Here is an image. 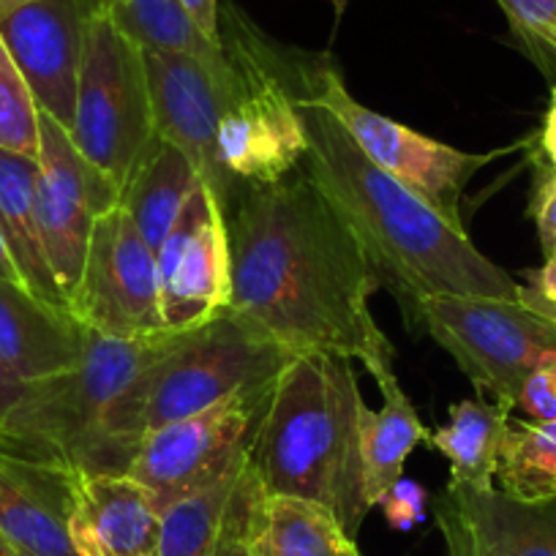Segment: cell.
Instances as JSON below:
<instances>
[{"mask_svg":"<svg viewBox=\"0 0 556 556\" xmlns=\"http://www.w3.org/2000/svg\"><path fill=\"white\" fill-rule=\"evenodd\" d=\"M270 390L273 384L235 395L151 431L137 445L126 475L151 491L159 510L205 489L249 453Z\"/></svg>","mask_w":556,"mask_h":556,"instance_id":"8fae6325","label":"cell"},{"mask_svg":"<svg viewBox=\"0 0 556 556\" xmlns=\"http://www.w3.org/2000/svg\"><path fill=\"white\" fill-rule=\"evenodd\" d=\"M523 278V285L518 281V303L556 325V254L545 256L543 265L527 270Z\"/></svg>","mask_w":556,"mask_h":556,"instance_id":"4dcf8cb0","label":"cell"},{"mask_svg":"<svg viewBox=\"0 0 556 556\" xmlns=\"http://www.w3.org/2000/svg\"><path fill=\"white\" fill-rule=\"evenodd\" d=\"M90 328L72 312L0 278V363L20 384L68 371L88 350Z\"/></svg>","mask_w":556,"mask_h":556,"instance_id":"ac0fdd59","label":"cell"},{"mask_svg":"<svg viewBox=\"0 0 556 556\" xmlns=\"http://www.w3.org/2000/svg\"><path fill=\"white\" fill-rule=\"evenodd\" d=\"M540 148H543L545 159L551 162V169L556 173V83L551 88V101L548 110L543 117V131H540Z\"/></svg>","mask_w":556,"mask_h":556,"instance_id":"8d00e7d4","label":"cell"},{"mask_svg":"<svg viewBox=\"0 0 556 556\" xmlns=\"http://www.w3.org/2000/svg\"><path fill=\"white\" fill-rule=\"evenodd\" d=\"M245 469H249V464H245ZM245 496H249V475H243V485H240L232 518H229L227 532H224L222 545H218V556H254L249 538H245Z\"/></svg>","mask_w":556,"mask_h":556,"instance_id":"e575fe53","label":"cell"},{"mask_svg":"<svg viewBox=\"0 0 556 556\" xmlns=\"http://www.w3.org/2000/svg\"><path fill=\"white\" fill-rule=\"evenodd\" d=\"M523 55L556 83V0H496Z\"/></svg>","mask_w":556,"mask_h":556,"instance_id":"f1b7e54d","label":"cell"},{"mask_svg":"<svg viewBox=\"0 0 556 556\" xmlns=\"http://www.w3.org/2000/svg\"><path fill=\"white\" fill-rule=\"evenodd\" d=\"M222 45L235 85L218 121V156L240 184H276L308 151L292 88L295 52L267 39L232 0L222 3Z\"/></svg>","mask_w":556,"mask_h":556,"instance_id":"8992f818","label":"cell"},{"mask_svg":"<svg viewBox=\"0 0 556 556\" xmlns=\"http://www.w3.org/2000/svg\"><path fill=\"white\" fill-rule=\"evenodd\" d=\"M186 17L194 23V28L211 41L216 50H224L222 45V3L218 0H180Z\"/></svg>","mask_w":556,"mask_h":556,"instance_id":"d590c367","label":"cell"},{"mask_svg":"<svg viewBox=\"0 0 556 556\" xmlns=\"http://www.w3.org/2000/svg\"><path fill=\"white\" fill-rule=\"evenodd\" d=\"M162 308L173 333L194 330L227 312L232 298V251L227 213L205 184L156 251Z\"/></svg>","mask_w":556,"mask_h":556,"instance_id":"5bb4252c","label":"cell"},{"mask_svg":"<svg viewBox=\"0 0 556 556\" xmlns=\"http://www.w3.org/2000/svg\"><path fill=\"white\" fill-rule=\"evenodd\" d=\"M79 472L0 451V532L23 556H77L68 534Z\"/></svg>","mask_w":556,"mask_h":556,"instance_id":"2e32d148","label":"cell"},{"mask_svg":"<svg viewBox=\"0 0 556 556\" xmlns=\"http://www.w3.org/2000/svg\"><path fill=\"white\" fill-rule=\"evenodd\" d=\"M23 390L25 384H20L17 379L3 368V363H0V426H3V420L9 417V412L17 406V401L23 399Z\"/></svg>","mask_w":556,"mask_h":556,"instance_id":"74e56055","label":"cell"},{"mask_svg":"<svg viewBox=\"0 0 556 556\" xmlns=\"http://www.w3.org/2000/svg\"><path fill=\"white\" fill-rule=\"evenodd\" d=\"M295 88L317 99L333 112L341 126L352 134L363 153L379 169L399 180L404 189L434 207L447 224L467 232L462 218V200L469 180L496 159L507 156L518 146L489 153H464L458 148L417 134L404 123L366 110L346 90L339 68L330 55H303L295 52Z\"/></svg>","mask_w":556,"mask_h":556,"instance_id":"ba28073f","label":"cell"},{"mask_svg":"<svg viewBox=\"0 0 556 556\" xmlns=\"http://www.w3.org/2000/svg\"><path fill=\"white\" fill-rule=\"evenodd\" d=\"M529 213H532L534 227H538L543 254L545 256L556 254V173L554 169H551V173L540 180L538 189H534Z\"/></svg>","mask_w":556,"mask_h":556,"instance_id":"836d02e7","label":"cell"},{"mask_svg":"<svg viewBox=\"0 0 556 556\" xmlns=\"http://www.w3.org/2000/svg\"><path fill=\"white\" fill-rule=\"evenodd\" d=\"M516 409H521L529 420H556V366L540 368L538 374L527 379L521 395L516 401Z\"/></svg>","mask_w":556,"mask_h":556,"instance_id":"1f68e13d","label":"cell"},{"mask_svg":"<svg viewBox=\"0 0 556 556\" xmlns=\"http://www.w3.org/2000/svg\"><path fill=\"white\" fill-rule=\"evenodd\" d=\"M25 3H34V0H0V17L9 12H14V9L25 7ZM101 3H110L112 9H117V7H123L126 0H101Z\"/></svg>","mask_w":556,"mask_h":556,"instance_id":"ab89813d","label":"cell"},{"mask_svg":"<svg viewBox=\"0 0 556 556\" xmlns=\"http://www.w3.org/2000/svg\"><path fill=\"white\" fill-rule=\"evenodd\" d=\"M68 137L121 191L156 139L146 47L126 34L110 3H99L85 28Z\"/></svg>","mask_w":556,"mask_h":556,"instance_id":"52a82bcc","label":"cell"},{"mask_svg":"<svg viewBox=\"0 0 556 556\" xmlns=\"http://www.w3.org/2000/svg\"><path fill=\"white\" fill-rule=\"evenodd\" d=\"M156 137L167 139L189 156L202 184L216 194L224 213L243 184L227 173L218 156V121L232 93L229 61H205L189 52L146 50Z\"/></svg>","mask_w":556,"mask_h":556,"instance_id":"4fadbf2b","label":"cell"},{"mask_svg":"<svg viewBox=\"0 0 556 556\" xmlns=\"http://www.w3.org/2000/svg\"><path fill=\"white\" fill-rule=\"evenodd\" d=\"M382 406L361 412V456L363 478H366L368 505L377 507L379 500L404 478V464L420 442H426L429 429L417 417L415 404L401 390L393 368H384L377 377Z\"/></svg>","mask_w":556,"mask_h":556,"instance_id":"7402d4cb","label":"cell"},{"mask_svg":"<svg viewBox=\"0 0 556 556\" xmlns=\"http://www.w3.org/2000/svg\"><path fill=\"white\" fill-rule=\"evenodd\" d=\"M245 464L249 453L211 485L164 507L156 556H218V545L243 485Z\"/></svg>","mask_w":556,"mask_h":556,"instance_id":"d4e9b609","label":"cell"},{"mask_svg":"<svg viewBox=\"0 0 556 556\" xmlns=\"http://www.w3.org/2000/svg\"><path fill=\"white\" fill-rule=\"evenodd\" d=\"M494 480L510 500L556 502V420H510Z\"/></svg>","mask_w":556,"mask_h":556,"instance_id":"484cf974","label":"cell"},{"mask_svg":"<svg viewBox=\"0 0 556 556\" xmlns=\"http://www.w3.org/2000/svg\"><path fill=\"white\" fill-rule=\"evenodd\" d=\"M295 99L308 137L303 169L357 240L379 285L395 298L406 328L417 306L437 295L518 301L516 278L491 262L467 232L379 169L317 99L298 88Z\"/></svg>","mask_w":556,"mask_h":556,"instance_id":"7a4b0ae2","label":"cell"},{"mask_svg":"<svg viewBox=\"0 0 556 556\" xmlns=\"http://www.w3.org/2000/svg\"><path fill=\"white\" fill-rule=\"evenodd\" d=\"M409 328L429 333L480 395L510 409L532 374L556 366V325L518 301L437 295L417 306Z\"/></svg>","mask_w":556,"mask_h":556,"instance_id":"9c48e42d","label":"cell"},{"mask_svg":"<svg viewBox=\"0 0 556 556\" xmlns=\"http://www.w3.org/2000/svg\"><path fill=\"white\" fill-rule=\"evenodd\" d=\"M0 556H23L17 548H14L12 543H9L7 534H3V532H0Z\"/></svg>","mask_w":556,"mask_h":556,"instance_id":"60d3db41","label":"cell"},{"mask_svg":"<svg viewBox=\"0 0 556 556\" xmlns=\"http://www.w3.org/2000/svg\"><path fill=\"white\" fill-rule=\"evenodd\" d=\"M0 151L39 156V106L0 39Z\"/></svg>","mask_w":556,"mask_h":556,"instance_id":"83f0119b","label":"cell"},{"mask_svg":"<svg viewBox=\"0 0 556 556\" xmlns=\"http://www.w3.org/2000/svg\"><path fill=\"white\" fill-rule=\"evenodd\" d=\"M200 184L189 156L173 142L156 137L151 151L123 186L121 207L128 213L142 240L159 251Z\"/></svg>","mask_w":556,"mask_h":556,"instance_id":"603a6c76","label":"cell"},{"mask_svg":"<svg viewBox=\"0 0 556 556\" xmlns=\"http://www.w3.org/2000/svg\"><path fill=\"white\" fill-rule=\"evenodd\" d=\"M227 229V312L292 355L361 361L371 377L393 368V346L371 314L379 276L303 164L276 184H243Z\"/></svg>","mask_w":556,"mask_h":556,"instance_id":"6da1fadb","label":"cell"},{"mask_svg":"<svg viewBox=\"0 0 556 556\" xmlns=\"http://www.w3.org/2000/svg\"><path fill=\"white\" fill-rule=\"evenodd\" d=\"M363 395L352 361L295 355L273 382L249 445V472L265 494L298 496L336 513L350 538L374 510L361 456Z\"/></svg>","mask_w":556,"mask_h":556,"instance_id":"3957f363","label":"cell"},{"mask_svg":"<svg viewBox=\"0 0 556 556\" xmlns=\"http://www.w3.org/2000/svg\"><path fill=\"white\" fill-rule=\"evenodd\" d=\"M292 352L222 312L194 330L175 333L106 415L110 472L126 475L142 437L222 401L267 390L292 361Z\"/></svg>","mask_w":556,"mask_h":556,"instance_id":"277c9868","label":"cell"},{"mask_svg":"<svg viewBox=\"0 0 556 556\" xmlns=\"http://www.w3.org/2000/svg\"><path fill=\"white\" fill-rule=\"evenodd\" d=\"M36 162V213L41 240L58 285L66 301H72L96 222L121 205V189L77 151L66 128L41 110Z\"/></svg>","mask_w":556,"mask_h":556,"instance_id":"7c38bea8","label":"cell"},{"mask_svg":"<svg viewBox=\"0 0 556 556\" xmlns=\"http://www.w3.org/2000/svg\"><path fill=\"white\" fill-rule=\"evenodd\" d=\"M554 55H556V47H554Z\"/></svg>","mask_w":556,"mask_h":556,"instance_id":"b9f144b4","label":"cell"},{"mask_svg":"<svg viewBox=\"0 0 556 556\" xmlns=\"http://www.w3.org/2000/svg\"><path fill=\"white\" fill-rule=\"evenodd\" d=\"M434 518L437 527H440L442 540H445L447 556H483L480 554L478 543H475L472 532L467 529L464 518L458 516L456 505L447 496V491H442L434 502Z\"/></svg>","mask_w":556,"mask_h":556,"instance_id":"d6a6232c","label":"cell"},{"mask_svg":"<svg viewBox=\"0 0 556 556\" xmlns=\"http://www.w3.org/2000/svg\"><path fill=\"white\" fill-rule=\"evenodd\" d=\"M126 34L146 50L189 52L205 61H224V50H216L186 17L180 0H126L112 9Z\"/></svg>","mask_w":556,"mask_h":556,"instance_id":"4316f807","label":"cell"},{"mask_svg":"<svg viewBox=\"0 0 556 556\" xmlns=\"http://www.w3.org/2000/svg\"><path fill=\"white\" fill-rule=\"evenodd\" d=\"M101 0H34L0 17V39L12 52L36 106L72 128L77 110L85 28Z\"/></svg>","mask_w":556,"mask_h":556,"instance_id":"9a60e30c","label":"cell"},{"mask_svg":"<svg viewBox=\"0 0 556 556\" xmlns=\"http://www.w3.org/2000/svg\"><path fill=\"white\" fill-rule=\"evenodd\" d=\"M0 278H3V281H12V285L25 287V285H23V276H20L17 265H14L12 251H9L7 238H3V232H0Z\"/></svg>","mask_w":556,"mask_h":556,"instance_id":"f35d334b","label":"cell"},{"mask_svg":"<svg viewBox=\"0 0 556 556\" xmlns=\"http://www.w3.org/2000/svg\"><path fill=\"white\" fill-rule=\"evenodd\" d=\"M162 510L128 475H79L68 534L77 556H156Z\"/></svg>","mask_w":556,"mask_h":556,"instance_id":"e0dca14e","label":"cell"},{"mask_svg":"<svg viewBox=\"0 0 556 556\" xmlns=\"http://www.w3.org/2000/svg\"><path fill=\"white\" fill-rule=\"evenodd\" d=\"M510 406L489 401L485 395L464 399L451 406L445 426L429 431L426 445L447 458L451 483L494 489L496 464L510 429Z\"/></svg>","mask_w":556,"mask_h":556,"instance_id":"cb8c5ba5","label":"cell"},{"mask_svg":"<svg viewBox=\"0 0 556 556\" xmlns=\"http://www.w3.org/2000/svg\"><path fill=\"white\" fill-rule=\"evenodd\" d=\"M445 491L483 556H556V502L527 505L496 485L447 483Z\"/></svg>","mask_w":556,"mask_h":556,"instance_id":"ffe728a7","label":"cell"},{"mask_svg":"<svg viewBox=\"0 0 556 556\" xmlns=\"http://www.w3.org/2000/svg\"><path fill=\"white\" fill-rule=\"evenodd\" d=\"M426 505H429V491L415 480L401 478L388 494L379 500L377 507H382L384 521L399 532H409L417 523L426 521Z\"/></svg>","mask_w":556,"mask_h":556,"instance_id":"f546056e","label":"cell"},{"mask_svg":"<svg viewBox=\"0 0 556 556\" xmlns=\"http://www.w3.org/2000/svg\"><path fill=\"white\" fill-rule=\"evenodd\" d=\"M173 336L110 339L90 330L77 366L25 384L23 399L0 426V451L79 475H112L106 415L134 377L167 350Z\"/></svg>","mask_w":556,"mask_h":556,"instance_id":"5b68a950","label":"cell"},{"mask_svg":"<svg viewBox=\"0 0 556 556\" xmlns=\"http://www.w3.org/2000/svg\"><path fill=\"white\" fill-rule=\"evenodd\" d=\"M36 175H39L36 159L0 151V232L7 238L25 290L50 306L72 312L41 240L39 213H36Z\"/></svg>","mask_w":556,"mask_h":556,"instance_id":"44dd1931","label":"cell"},{"mask_svg":"<svg viewBox=\"0 0 556 556\" xmlns=\"http://www.w3.org/2000/svg\"><path fill=\"white\" fill-rule=\"evenodd\" d=\"M68 308L85 328L110 339L173 333L162 308L156 251L142 240L121 205L96 222Z\"/></svg>","mask_w":556,"mask_h":556,"instance_id":"30bf717a","label":"cell"},{"mask_svg":"<svg viewBox=\"0 0 556 556\" xmlns=\"http://www.w3.org/2000/svg\"><path fill=\"white\" fill-rule=\"evenodd\" d=\"M249 475L245 538L254 556H363L333 510L298 496L265 494Z\"/></svg>","mask_w":556,"mask_h":556,"instance_id":"d6986e66","label":"cell"}]
</instances>
